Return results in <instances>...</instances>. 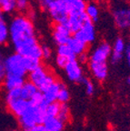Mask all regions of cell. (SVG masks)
I'll return each instance as SVG.
<instances>
[{
    "label": "cell",
    "instance_id": "obj_1",
    "mask_svg": "<svg viewBox=\"0 0 130 131\" xmlns=\"http://www.w3.org/2000/svg\"><path fill=\"white\" fill-rule=\"evenodd\" d=\"M9 39L16 53L22 57L42 58V46L37 41L34 24L29 17L19 15L11 20Z\"/></svg>",
    "mask_w": 130,
    "mask_h": 131
},
{
    "label": "cell",
    "instance_id": "obj_2",
    "mask_svg": "<svg viewBox=\"0 0 130 131\" xmlns=\"http://www.w3.org/2000/svg\"><path fill=\"white\" fill-rule=\"evenodd\" d=\"M47 106V104H46L45 102H31L30 106L25 111V113L21 117H18L21 127L25 130H27L37 125H42L47 118V116H46Z\"/></svg>",
    "mask_w": 130,
    "mask_h": 131
},
{
    "label": "cell",
    "instance_id": "obj_3",
    "mask_svg": "<svg viewBox=\"0 0 130 131\" xmlns=\"http://www.w3.org/2000/svg\"><path fill=\"white\" fill-rule=\"evenodd\" d=\"M19 88H16L8 91L6 95V104L8 109L16 117H21L25 111L31 105V101L25 100L20 97V91Z\"/></svg>",
    "mask_w": 130,
    "mask_h": 131
},
{
    "label": "cell",
    "instance_id": "obj_4",
    "mask_svg": "<svg viewBox=\"0 0 130 131\" xmlns=\"http://www.w3.org/2000/svg\"><path fill=\"white\" fill-rule=\"evenodd\" d=\"M4 65L6 75L25 78L26 74L27 73L24 57L17 53L8 56L4 60Z\"/></svg>",
    "mask_w": 130,
    "mask_h": 131
},
{
    "label": "cell",
    "instance_id": "obj_5",
    "mask_svg": "<svg viewBox=\"0 0 130 131\" xmlns=\"http://www.w3.org/2000/svg\"><path fill=\"white\" fill-rule=\"evenodd\" d=\"M29 80L38 88L40 92H42L49 85L56 81V78L50 72L47 71V68L40 66L37 69L29 73Z\"/></svg>",
    "mask_w": 130,
    "mask_h": 131
},
{
    "label": "cell",
    "instance_id": "obj_6",
    "mask_svg": "<svg viewBox=\"0 0 130 131\" xmlns=\"http://www.w3.org/2000/svg\"><path fill=\"white\" fill-rule=\"evenodd\" d=\"M47 11L55 24H67L69 16L67 0H55L49 5Z\"/></svg>",
    "mask_w": 130,
    "mask_h": 131
},
{
    "label": "cell",
    "instance_id": "obj_7",
    "mask_svg": "<svg viewBox=\"0 0 130 131\" xmlns=\"http://www.w3.org/2000/svg\"><path fill=\"white\" fill-rule=\"evenodd\" d=\"M96 34L95 25L92 22L91 19L88 18L85 21L81 28L74 34V37L88 45V44L93 43L94 41L96 40Z\"/></svg>",
    "mask_w": 130,
    "mask_h": 131
},
{
    "label": "cell",
    "instance_id": "obj_8",
    "mask_svg": "<svg viewBox=\"0 0 130 131\" xmlns=\"http://www.w3.org/2000/svg\"><path fill=\"white\" fill-rule=\"evenodd\" d=\"M113 19L115 25L120 30L130 29V7L118 6L113 11Z\"/></svg>",
    "mask_w": 130,
    "mask_h": 131
},
{
    "label": "cell",
    "instance_id": "obj_9",
    "mask_svg": "<svg viewBox=\"0 0 130 131\" xmlns=\"http://www.w3.org/2000/svg\"><path fill=\"white\" fill-rule=\"evenodd\" d=\"M112 53V47L109 43L103 41L96 48L92 51L91 55L89 57L90 62H98V63H103L106 62L108 57H110Z\"/></svg>",
    "mask_w": 130,
    "mask_h": 131
},
{
    "label": "cell",
    "instance_id": "obj_10",
    "mask_svg": "<svg viewBox=\"0 0 130 131\" xmlns=\"http://www.w3.org/2000/svg\"><path fill=\"white\" fill-rule=\"evenodd\" d=\"M66 75L67 76L68 79L73 82H80L84 79L83 78V69L79 62L77 59L69 60L66 67L64 68Z\"/></svg>",
    "mask_w": 130,
    "mask_h": 131
},
{
    "label": "cell",
    "instance_id": "obj_11",
    "mask_svg": "<svg viewBox=\"0 0 130 131\" xmlns=\"http://www.w3.org/2000/svg\"><path fill=\"white\" fill-rule=\"evenodd\" d=\"M71 31L67 24H55L53 27V38L57 45H65L71 38Z\"/></svg>",
    "mask_w": 130,
    "mask_h": 131
},
{
    "label": "cell",
    "instance_id": "obj_12",
    "mask_svg": "<svg viewBox=\"0 0 130 131\" xmlns=\"http://www.w3.org/2000/svg\"><path fill=\"white\" fill-rule=\"evenodd\" d=\"M89 18L85 12L80 14H70L68 16V18L67 21V26L70 29L71 33L75 34L81 28L85 21Z\"/></svg>",
    "mask_w": 130,
    "mask_h": 131
},
{
    "label": "cell",
    "instance_id": "obj_13",
    "mask_svg": "<svg viewBox=\"0 0 130 131\" xmlns=\"http://www.w3.org/2000/svg\"><path fill=\"white\" fill-rule=\"evenodd\" d=\"M61 86L62 85L56 80L55 82L49 85L45 90H43L41 92L43 96V99L46 102V104H51V103H54L56 102V100H57V96H58V92Z\"/></svg>",
    "mask_w": 130,
    "mask_h": 131
},
{
    "label": "cell",
    "instance_id": "obj_14",
    "mask_svg": "<svg viewBox=\"0 0 130 131\" xmlns=\"http://www.w3.org/2000/svg\"><path fill=\"white\" fill-rule=\"evenodd\" d=\"M89 68L92 75L99 81H104L107 77L108 67L106 62H89Z\"/></svg>",
    "mask_w": 130,
    "mask_h": 131
},
{
    "label": "cell",
    "instance_id": "obj_15",
    "mask_svg": "<svg viewBox=\"0 0 130 131\" xmlns=\"http://www.w3.org/2000/svg\"><path fill=\"white\" fill-rule=\"evenodd\" d=\"M19 91H20V97L27 101L32 100L34 96L39 92L38 88L30 81L25 82V84L19 88Z\"/></svg>",
    "mask_w": 130,
    "mask_h": 131
},
{
    "label": "cell",
    "instance_id": "obj_16",
    "mask_svg": "<svg viewBox=\"0 0 130 131\" xmlns=\"http://www.w3.org/2000/svg\"><path fill=\"white\" fill-rule=\"evenodd\" d=\"M4 83L6 89L8 91H10V90L21 88L25 84V79L24 78H21V77L12 76V75H6Z\"/></svg>",
    "mask_w": 130,
    "mask_h": 131
},
{
    "label": "cell",
    "instance_id": "obj_17",
    "mask_svg": "<svg viewBox=\"0 0 130 131\" xmlns=\"http://www.w3.org/2000/svg\"><path fill=\"white\" fill-rule=\"evenodd\" d=\"M67 4L69 15L84 13L86 6L85 0H67Z\"/></svg>",
    "mask_w": 130,
    "mask_h": 131
},
{
    "label": "cell",
    "instance_id": "obj_18",
    "mask_svg": "<svg viewBox=\"0 0 130 131\" xmlns=\"http://www.w3.org/2000/svg\"><path fill=\"white\" fill-rule=\"evenodd\" d=\"M68 47L71 48V50L73 51V53L75 56H79L83 53H85L86 48H88V45L82 41H80L79 39L75 38V37L69 39L68 43H67Z\"/></svg>",
    "mask_w": 130,
    "mask_h": 131
},
{
    "label": "cell",
    "instance_id": "obj_19",
    "mask_svg": "<svg viewBox=\"0 0 130 131\" xmlns=\"http://www.w3.org/2000/svg\"><path fill=\"white\" fill-rule=\"evenodd\" d=\"M43 125L47 131H62L64 127V123L57 117H47Z\"/></svg>",
    "mask_w": 130,
    "mask_h": 131
},
{
    "label": "cell",
    "instance_id": "obj_20",
    "mask_svg": "<svg viewBox=\"0 0 130 131\" xmlns=\"http://www.w3.org/2000/svg\"><path fill=\"white\" fill-rule=\"evenodd\" d=\"M57 56H59V57H63L68 60L77 59V56L73 53V51H72L71 48L68 47L67 44H65V45H59L58 47H57Z\"/></svg>",
    "mask_w": 130,
    "mask_h": 131
},
{
    "label": "cell",
    "instance_id": "obj_21",
    "mask_svg": "<svg viewBox=\"0 0 130 131\" xmlns=\"http://www.w3.org/2000/svg\"><path fill=\"white\" fill-rule=\"evenodd\" d=\"M85 13L86 14V16L91 19L93 23L98 22V17H99V9H98V6H96V4H94V3L86 4Z\"/></svg>",
    "mask_w": 130,
    "mask_h": 131
},
{
    "label": "cell",
    "instance_id": "obj_22",
    "mask_svg": "<svg viewBox=\"0 0 130 131\" xmlns=\"http://www.w3.org/2000/svg\"><path fill=\"white\" fill-rule=\"evenodd\" d=\"M9 39V26L6 24V19H0V46H3Z\"/></svg>",
    "mask_w": 130,
    "mask_h": 131
},
{
    "label": "cell",
    "instance_id": "obj_23",
    "mask_svg": "<svg viewBox=\"0 0 130 131\" xmlns=\"http://www.w3.org/2000/svg\"><path fill=\"white\" fill-rule=\"evenodd\" d=\"M16 8V0H0V10L3 13H12Z\"/></svg>",
    "mask_w": 130,
    "mask_h": 131
},
{
    "label": "cell",
    "instance_id": "obj_24",
    "mask_svg": "<svg viewBox=\"0 0 130 131\" xmlns=\"http://www.w3.org/2000/svg\"><path fill=\"white\" fill-rule=\"evenodd\" d=\"M25 58V64L27 68V72H32L35 69H37L41 66V59L37 58H33V57H24Z\"/></svg>",
    "mask_w": 130,
    "mask_h": 131
},
{
    "label": "cell",
    "instance_id": "obj_25",
    "mask_svg": "<svg viewBox=\"0 0 130 131\" xmlns=\"http://www.w3.org/2000/svg\"><path fill=\"white\" fill-rule=\"evenodd\" d=\"M60 108V104L58 102H54L48 104L46 107V116L47 117H57Z\"/></svg>",
    "mask_w": 130,
    "mask_h": 131
},
{
    "label": "cell",
    "instance_id": "obj_26",
    "mask_svg": "<svg viewBox=\"0 0 130 131\" xmlns=\"http://www.w3.org/2000/svg\"><path fill=\"white\" fill-rule=\"evenodd\" d=\"M126 42L122 37H117V38L115 40L114 45L112 47V51L115 52V53L118 54H123L124 51H126Z\"/></svg>",
    "mask_w": 130,
    "mask_h": 131
},
{
    "label": "cell",
    "instance_id": "obj_27",
    "mask_svg": "<svg viewBox=\"0 0 130 131\" xmlns=\"http://www.w3.org/2000/svg\"><path fill=\"white\" fill-rule=\"evenodd\" d=\"M69 97H70L69 91L67 90V88L65 86L62 85L58 92V96H57V101L59 103H62V104H66V102L68 101Z\"/></svg>",
    "mask_w": 130,
    "mask_h": 131
},
{
    "label": "cell",
    "instance_id": "obj_28",
    "mask_svg": "<svg viewBox=\"0 0 130 131\" xmlns=\"http://www.w3.org/2000/svg\"><path fill=\"white\" fill-rule=\"evenodd\" d=\"M57 118H59L63 123L68 120L69 118V109L68 106L66 104H60V108H59V112L57 115Z\"/></svg>",
    "mask_w": 130,
    "mask_h": 131
},
{
    "label": "cell",
    "instance_id": "obj_29",
    "mask_svg": "<svg viewBox=\"0 0 130 131\" xmlns=\"http://www.w3.org/2000/svg\"><path fill=\"white\" fill-rule=\"evenodd\" d=\"M83 82L84 86H85V93L88 95H92L95 91V86H94V84L90 81L89 79H85L84 78L82 80Z\"/></svg>",
    "mask_w": 130,
    "mask_h": 131
},
{
    "label": "cell",
    "instance_id": "obj_30",
    "mask_svg": "<svg viewBox=\"0 0 130 131\" xmlns=\"http://www.w3.org/2000/svg\"><path fill=\"white\" fill-rule=\"evenodd\" d=\"M28 8V0H16V10L25 12Z\"/></svg>",
    "mask_w": 130,
    "mask_h": 131
},
{
    "label": "cell",
    "instance_id": "obj_31",
    "mask_svg": "<svg viewBox=\"0 0 130 131\" xmlns=\"http://www.w3.org/2000/svg\"><path fill=\"white\" fill-rule=\"evenodd\" d=\"M52 56V51L47 46H42V58L49 59Z\"/></svg>",
    "mask_w": 130,
    "mask_h": 131
},
{
    "label": "cell",
    "instance_id": "obj_32",
    "mask_svg": "<svg viewBox=\"0 0 130 131\" xmlns=\"http://www.w3.org/2000/svg\"><path fill=\"white\" fill-rule=\"evenodd\" d=\"M123 58V54H118L115 53V52L112 51L111 56H110V59L113 64H116L119 61H121V59Z\"/></svg>",
    "mask_w": 130,
    "mask_h": 131
},
{
    "label": "cell",
    "instance_id": "obj_33",
    "mask_svg": "<svg viewBox=\"0 0 130 131\" xmlns=\"http://www.w3.org/2000/svg\"><path fill=\"white\" fill-rule=\"evenodd\" d=\"M68 61H69L68 59H67V58H65L63 57H59V56H57V58H56V63H57V65L58 66L59 68H65Z\"/></svg>",
    "mask_w": 130,
    "mask_h": 131
},
{
    "label": "cell",
    "instance_id": "obj_34",
    "mask_svg": "<svg viewBox=\"0 0 130 131\" xmlns=\"http://www.w3.org/2000/svg\"><path fill=\"white\" fill-rule=\"evenodd\" d=\"M55 0H38V3H39V6L42 9L44 10H47V7L49 6V5L51 4L52 2H54Z\"/></svg>",
    "mask_w": 130,
    "mask_h": 131
},
{
    "label": "cell",
    "instance_id": "obj_35",
    "mask_svg": "<svg viewBox=\"0 0 130 131\" xmlns=\"http://www.w3.org/2000/svg\"><path fill=\"white\" fill-rule=\"evenodd\" d=\"M86 60H88V55H86V53H83L78 56V61L81 62V63H85V62H86Z\"/></svg>",
    "mask_w": 130,
    "mask_h": 131
},
{
    "label": "cell",
    "instance_id": "obj_36",
    "mask_svg": "<svg viewBox=\"0 0 130 131\" xmlns=\"http://www.w3.org/2000/svg\"><path fill=\"white\" fill-rule=\"evenodd\" d=\"M126 59L128 61V64L130 66V46H128L126 48Z\"/></svg>",
    "mask_w": 130,
    "mask_h": 131
},
{
    "label": "cell",
    "instance_id": "obj_37",
    "mask_svg": "<svg viewBox=\"0 0 130 131\" xmlns=\"http://www.w3.org/2000/svg\"><path fill=\"white\" fill-rule=\"evenodd\" d=\"M129 46H130V30H129Z\"/></svg>",
    "mask_w": 130,
    "mask_h": 131
},
{
    "label": "cell",
    "instance_id": "obj_38",
    "mask_svg": "<svg viewBox=\"0 0 130 131\" xmlns=\"http://www.w3.org/2000/svg\"><path fill=\"white\" fill-rule=\"evenodd\" d=\"M128 84H129V85H130V78H128Z\"/></svg>",
    "mask_w": 130,
    "mask_h": 131
},
{
    "label": "cell",
    "instance_id": "obj_39",
    "mask_svg": "<svg viewBox=\"0 0 130 131\" xmlns=\"http://www.w3.org/2000/svg\"><path fill=\"white\" fill-rule=\"evenodd\" d=\"M11 131H18V130H11Z\"/></svg>",
    "mask_w": 130,
    "mask_h": 131
},
{
    "label": "cell",
    "instance_id": "obj_40",
    "mask_svg": "<svg viewBox=\"0 0 130 131\" xmlns=\"http://www.w3.org/2000/svg\"><path fill=\"white\" fill-rule=\"evenodd\" d=\"M128 1H129V3H130V0H128Z\"/></svg>",
    "mask_w": 130,
    "mask_h": 131
}]
</instances>
